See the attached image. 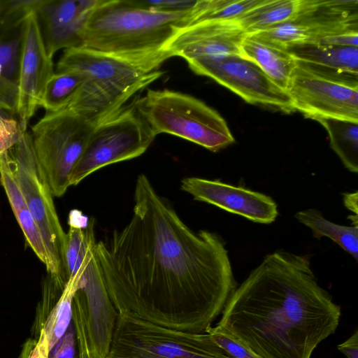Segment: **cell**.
<instances>
[{
	"label": "cell",
	"instance_id": "6da1fadb",
	"mask_svg": "<svg viewBox=\"0 0 358 358\" xmlns=\"http://www.w3.org/2000/svg\"><path fill=\"white\" fill-rule=\"evenodd\" d=\"M129 222L94 251L119 312L169 329L204 333L236 288L222 238L194 231L138 176Z\"/></svg>",
	"mask_w": 358,
	"mask_h": 358
},
{
	"label": "cell",
	"instance_id": "7a4b0ae2",
	"mask_svg": "<svg viewBox=\"0 0 358 358\" xmlns=\"http://www.w3.org/2000/svg\"><path fill=\"white\" fill-rule=\"evenodd\" d=\"M341 312L307 255H266L227 300L217 325L259 358H310Z\"/></svg>",
	"mask_w": 358,
	"mask_h": 358
},
{
	"label": "cell",
	"instance_id": "3957f363",
	"mask_svg": "<svg viewBox=\"0 0 358 358\" xmlns=\"http://www.w3.org/2000/svg\"><path fill=\"white\" fill-rule=\"evenodd\" d=\"M192 9L168 12L148 8L140 0H99L85 27L81 47L149 72L158 71L172 57L167 50L171 41L192 22Z\"/></svg>",
	"mask_w": 358,
	"mask_h": 358
},
{
	"label": "cell",
	"instance_id": "277c9868",
	"mask_svg": "<svg viewBox=\"0 0 358 358\" xmlns=\"http://www.w3.org/2000/svg\"><path fill=\"white\" fill-rule=\"evenodd\" d=\"M73 71L83 78V86L68 106L99 122L117 111L134 94L159 79L164 71L149 72L112 55L85 47L64 50L57 72Z\"/></svg>",
	"mask_w": 358,
	"mask_h": 358
},
{
	"label": "cell",
	"instance_id": "5b68a950",
	"mask_svg": "<svg viewBox=\"0 0 358 358\" xmlns=\"http://www.w3.org/2000/svg\"><path fill=\"white\" fill-rule=\"evenodd\" d=\"M134 102L155 136L174 135L212 152L235 141L225 120L191 95L168 89H149Z\"/></svg>",
	"mask_w": 358,
	"mask_h": 358
},
{
	"label": "cell",
	"instance_id": "8992f818",
	"mask_svg": "<svg viewBox=\"0 0 358 358\" xmlns=\"http://www.w3.org/2000/svg\"><path fill=\"white\" fill-rule=\"evenodd\" d=\"M107 358H232L207 333L174 330L119 312Z\"/></svg>",
	"mask_w": 358,
	"mask_h": 358
},
{
	"label": "cell",
	"instance_id": "52a82bcc",
	"mask_svg": "<svg viewBox=\"0 0 358 358\" xmlns=\"http://www.w3.org/2000/svg\"><path fill=\"white\" fill-rule=\"evenodd\" d=\"M95 244L89 241L78 262L81 287L72 301L77 358H107L118 314L103 283Z\"/></svg>",
	"mask_w": 358,
	"mask_h": 358
},
{
	"label": "cell",
	"instance_id": "ba28073f",
	"mask_svg": "<svg viewBox=\"0 0 358 358\" xmlns=\"http://www.w3.org/2000/svg\"><path fill=\"white\" fill-rule=\"evenodd\" d=\"M97 122L71 110L46 113L31 129L37 159L54 196H63Z\"/></svg>",
	"mask_w": 358,
	"mask_h": 358
},
{
	"label": "cell",
	"instance_id": "9c48e42d",
	"mask_svg": "<svg viewBox=\"0 0 358 358\" xmlns=\"http://www.w3.org/2000/svg\"><path fill=\"white\" fill-rule=\"evenodd\" d=\"M155 137L135 102L124 106L96 123L70 176V186L104 166L139 157Z\"/></svg>",
	"mask_w": 358,
	"mask_h": 358
},
{
	"label": "cell",
	"instance_id": "30bf717a",
	"mask_svg": "<svg viewBox=\"0 0 358 358\" xmlns=\"http://www.w3.org/2000/svg\"><path fill=\"white\" fill-rule=\"evenodd\" d=\"M287 92L294 110L307 118L358 122L357 76L297 62Z\"/></svg>",
	"mask_w": 358,
	"mask_h": 358
},
{
	"label": "cell",
	"instance_id": "8fae6325",
	"mask_svg": "<svg viewBox=\"0 0 358 358\" xmlns=\"http://www.w3.org/2000/svg\"><path fill=\"white\" fill-rule=\"evenodd\" d=\"M20 188L50 256L62 278L64 267L66 233L60 224L53 194L35 154L30 132L25 131L10 148Z\"/></svg>",
	"mask_w": 358,
	"mask_h": 358
},
{
	"label": "cell",
	"instance_id": "7c38bea8",
	"mask_svg": "<svg viewBox=\"0 0 358 358\" xmlns=\"http://www.w3.org/2000/svg\"><path fill=\"white\" fill-rule=\"evenodd\" d=\"M187 64L196 74L213 79L250 103L294 111L288 93L257 64L241 55L196 59Z\"/></svg>",
	"mask_w": 358,
	"mask_h": 358
},
{
	"label": "cell",
	"instance_id": "4fadbf2b",
	"mask_svg": "<svg viewBox=\"0 0 358 358\" xmlns=\"http://www.w3.org/2000/svg\"><path fill=\"white\" fill-rule=\"evenodd\" d=\"M54 73L52 58L46 52L36 12L24 24L19 70L17 113L24 131Z\"/></svg>",
	"mask_w": 358,
	"mask_h": 358
},
{
	"label": "cell",
	"instance_id": "5bb4252c",
	"mask_svg": "<svg viewBox=\"0 0 358 358\" xmlns=\"http://www.w3.org/2000/svg\"><path fill=\"white\" fill-rule=\"evenodd\" d=\"M181 189L194 200L215 206L252 222L271 224L278 215V206L269 196L218 180L187 177L181 180Z\"/></svg>",
	"mask_w": 358,
	"mask_h": 358
},
{
	"label": "cell",
	"instance_id": "9a60e30c",
	"mask_svg": "<svg viewBox=\"0 0 358 358\" xmlns=\"http://www.w3.org/2000/svg\"><path fill=\"white\" fill-rule=\"evenodd\" d=\"M357 0H300L296 18L306 29V43L357 47Z\"/></svg>",
	"mask_w": 358,
	"mask_h": 358
},
{
	"label": "cell",
	"instance_id": "2e32d148",
	"mask_svg": "<svg viewBox=\"0 0 358 358\" xmlns=\"http://www.w3.org/2000/svg\"><path fill=\"white\" fill-rule=\"evenodd\" d=\"M246 32L235 21H203L183 27L168 46L172 57L189 62L229 55H241Z\"/></svg>",
	"mask_w": 358,
	"mask_h": 358
},
{
	"label": "cell",
	"instance_id": "e0dca14e",
	"mask_svg": "<svg viewBox=\"0 0 358 358\" xmlns=\"http://www.w3.org/2000/svg\"><path fill=\"white\" fill-rule=\"evenodd\" d=\"M99 0H44L36 12L48 55L82 46L85 27Z\"/></svg>",
	"mask_w": 358,
	"mask_h": 358
},
{
	"label": "cell",
	"instance_id": "ac0fdd59",
	"mask_svg": "<svg viewBox=\"0 0 358 358\" xmlns=\"http://www.w3.org/2000/svg\"><path fill=\"white\" fill-rule=\"evenodd\" d=\"M0 183L27 245L45 266L52 281L57 286L64 287L66 282L55 267L20 188L10 148L0 154Z\"/></svg>",
	"mask_w": 358,
	"mask_h": 358
},
{
	"label": "cell",
	"instance_id": "d6986e66",
	"mask_svg": "<svg viewBox=\"0 0 358 358\" xmlns=\"http://www.w3.org/2000/svg\"><path fill=\"white\" fill-rule=\"evenodd\" d=\"M241 55L257 64L280 88L287 92L297 61L281 45L253 34H247L241 47Z\"/></svg>",
	"mask_w": 358,
	"mask_h": 358
},
{
	"label": "cell",
	"instance_id": "ffe728a7",
	"mask_svg": "<svg viewBox=\"0 0 358 358\" xmlns=\"http://www.w3.org/2000/svg\"><path fill=\"white\" fill-rule=\"evenodd\" d=\"M287 49L299 62L338 73L357 76V47L304 43Z\"/></svg>",
	"mask_w": 358,
	"mask_h": 358
},
{
	"label": "cell",
	"instance_id": "44dd1931",
	"mask_svg": "<svg viewBox=\"0 0 358 358\" xmlns=\"http://www.w3.org/2000/svg\"><path fill=\"white\" fill-rule=\"evenodd\" d=\"M299 8L300 0H261L235 22L246 34H253L294 19Z\"/></svg>",
	"mask_w": 358,
	"mask_h": 358
},
{
	"label": "cell",
	"instance_id": "7402d4cb",
	"mask_svg": "<svg viewBox=\"0 0 358 358\" xmlns=\"http://www.w3.org/2000/svg\"><path fill=\"white\" fill-rule=\"evenodd\" d=\"M294 217L311 229L314 238H329L357 261V226H345L334 223L324 218L322 213L315 208L299 211Z\"/></svg>",
	"mask_w": 358,
	"mask_h": 358
},
{
	"label": "cell",
	"instance_id": "603a6c76",
	"mask_svg": "<svg viewBox=\"0 0 358 358\" xmlns=\"http://www.w3.org/2000/svg\"><path fill=\"white\" fill-rule=\"evenodd\" d=\"M327 130L330 146L344 166L350 172H358V122L338 120H317Z\"/></svg>",
	"mask_w": 358,
	"mask_h": 358
},
{
	"label": "cell",
	"instance_id": "cb8c5ba5",
	"mask_svg": "<svg viewBox=\"0 0 358 358\" xmlns=\"http://www.w3.org/2000/svg\"><path fill=\"white\" fill-rule=\"evenodd\" d=\"M18 85L0 76V154L13 146L25 132L17 113Z\"/></svg>",
	"mask_w": 358,
	"mask_h": 358
},
{
	"label": "cell",
	"instance_id": "d4e9b609",
	"mask_svg": "<svg viewBox=\"0 0 358 358\" xmlns=\"http://www.w3.org/2000/svg\"><path fill=\"white\" fill-rule=\"evenodd\" d=\"M83 84L82 76L73 71L55 73L48 80L40 103L46 113L68 108L78 94Z\"/></svg>",
	"mask_w": 358,
	"mask_h": 358
},
{
	"label": "cell",
	"instance_id": "484cf974",
	"mask_svg": "<svg viewBox=\"0 0 358 358\" xmlns=\"http://www.w3.org/2000/svg\"><path fill=\"white\" fill-rule=\"evenodd\" d=\"M260 1L261 0H197L192 9L190 24L203 21H236Z\"/></svg>",
	"mask_w": 358,
	"mask_h": 358
},
{
	"label": "cell",
	"instance_id": "4316f807",
	"mask_svg": "<svg viewBox=\"0 0 358 358\" xmlns=\"http://www.w3.org/2000/svg\"><path fill=\"white\" fill-rule=\"evenodd\" d=\"M24 24L0 31V76L17 85Z\"/></svg>",
	"mask_w": 358,
	"mask_h": 358
},
{
	"label": "cell",
	"instance_id": "83f0119b",
	"mask_svg": "<svg viewBox=\"0 0 358 358\" xmlns=\"http://www.w3.org/2000/svg\"><path fill=\"white\" fill-rule=\"evenodd\" d=\"M285 48L306 43L308 34L303 24L296 18L273 26L265 30L253 33Z\"/></svg>",
	"mask_w": 358,
	"mask_h": 358
},
{
	"label": "cell",
	"instance_id": "f1b7e54d",
	"mask_svg": "<svg viewBox=\"0 0 358 358\" xmlns=\"http://www.w3.org/2000/svg\"><path fill=\"white\" fill-rule=\"evenodd\" d=\"M44 0H0V31L24 24Z\"/></svg>",
	"mask_w": 358,
	"mask_h": 358
},
{
	"label": "cell",
	"instance_id": "f546056e",
	"mask_svg": "<svg viewBox=\"0 0 358 358\" xmlns=\"http://www.w3.org/2000/svg\"><path fill=\"white\" fill-rule=\"evenodd\" d=\"M205 333L232 358H259L248 348L230 335L225 330L216 325L210 326Z\"/></svg>",
	"mask_w": 358,
	"mask_h": 358
},
{
	"label": "cell",
	"instance_id": "4dcf8cb0",
	"mask_svg": "<svg viewBox=\"0 0 358 358\" xmlns=\"http://www.w3.org/2000/svg\"><path fill=\"white\" fill-rule=\"evenodd\" d=\"M47 358H77L75 331L71 322L67 331L48 353Z\"/></svg>",
	"mask_w": 358,
	"mask_h": 358
},
{
	"label": "cell",
	"instance_id": "1f68e13d",
	"mask_svg": "<svg viewBox=\"0 0 358 358\" xmlns=\"http://www.w3.org/2000/svg\"><path fill=\"white\" fill-rule=\"evenodd\" d=\"M141 3L150 8L168 12H180L192 10L197 0H140Z\"/></svg>",
	"mask_w": 358,
	"mask_h": 358
},
{
	"label": "cell",
	"instance_id": "d6a6232c",
	"mask_svg": "<svg viewBox=\"0 0 358 358\" xmlns=\"http://www.w3.org/2000/svg\"><path fill=\"white\" fill-rule=\"evenodd\" d=\"M338 350L347 358H358V331L355 333L345 342L338 345Z\"/></svg>",
	"mask_w": 358,
	"mask_h": 358
},
{
	"label": "cell",
	"instance_id": "836d02e7",
	"mask_svg": "<svg viewBox=\"0 0 358 358\" xmlns=\"http://www.w3.org/2000/svg\"><path fill=\"white\" fill-rule=\"evenodd\" d=\"M343 201L345 206L357 215V192L344 194Z\"/></svg>",
	"mask_w": 358,
	"mask_h": 358
}]
</instances>
